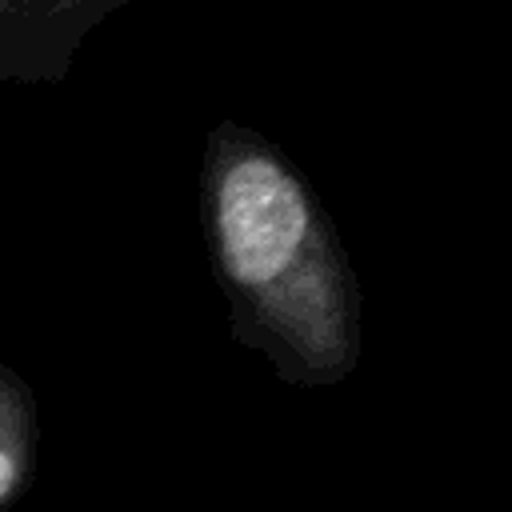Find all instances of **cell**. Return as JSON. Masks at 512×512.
Segmentation results:
<instances>
[{"label": "cell", "mask_w": 512, "mask_h": 512, "mask_svg": "<svg viewBox=\"0 0 512 512\" xmlns=\"http://www.w3.org/2000/svg\"><path fill=\"white\" fill-rule=\"evenodd\" d=\"M36 396L28 380L0 364V508H8L36 472Z\"/></svg>", "instance_id": "cell-3"}, {"label": "cell", "mask_w": 512, "mask_h": 512, "mask_svg": "<svg viewBox=\"0 0 512 512\" xmlns=\"http://www.w3.org/2000/svg\"><path fill=\"white\" fill-rule=\"evenodd\" d=\"M128 0H0V80L56 84L80 44Z\"/></svg>", "instance_id": "cell-2"}, {"label": "cell", "mask_w": 512, "mask_h": 512, "mask_svg": "<svg viewBox=\"0 0 512 512\" xmlns=\"http://www.w3.org/2000/svg\"><path fill=\"white\" fill-rule=\"evenodd\" d=\"M208 260L240 344L280 380L328 388L360 364V284L328 208L260 132L220 120L200 164Z\"/></svg>", "instance_id": "cell-1"}]
</instances>
